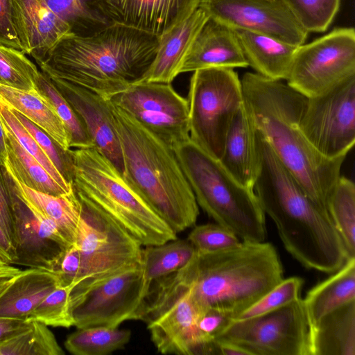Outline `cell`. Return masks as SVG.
Instances as JSON below:
<instances>
[{"instance_id":"obj_1","label":"cell","mask_w":355,"mask_h":355,"mask_svg":"<svg viewBox=\"0 0 355 355\" xmlns=\"http://www.w3.org/2000/svg\"><path fill=\"white\" fill-rule=\"evenodd\" d=\"M257 132L259 168L254 191L288 252L309 269L333 273L349 256L327 209L306 192Z\"/></svg>"},{"instance_id":"obj_2","label":"cell","mask_w":355,"mask_h":355,"mask_svg":"<svg viewBox=\"0 0 355 355\" xmlns=\"http://www.w3.org/2000/svg\"><path fill=\"white\" fill-rule=\"evenodd\" d=\"M241 81L244 105L257 132L311 198L327 209L345 158L324 157L305 136L300 120L307 97L286 82L257 73H244Z\"/></svg>"},{"instance_id":"obj_3","label":"cell","mask_w":355,"mask_h":355,"mask_svg":"<svg viewBox=\"0 0 355 355\" xmlns=\"http://www.w3.org/2000/svg\"><path fill=\"white\" fill-rule=\"evenodd\" d=\"M159 37L116 24L94 34L70 33L42 58V71L110 100L140 80L152 64Z\"/></svg>"},{"instance_id":"obj_4","label":"cell","mask_w":355,"mask_h":355,"mask_svg":"<svg viewBox=\"0 0 355 355\" xmlns=\"http://www.w3.org/2000/svg\"><path fill=\"white\" fill-rule=\"evenodd\" d=\"M283 274L271 243L242 241L214 252L196 250L183 268L158 280L188 291L203 310L214 309L232 318L281 282Z\"/></svg>"},{"instance_id":"obj_5","label":"cell","mask_w":355,"mask_h":355,"mask_svg":"<svg viewBox=\"0 0 355 355\" xmlns=\"http://www.w3.org/2000/svg\"><path fill=\"white\" fill-rule=\"evenodd\" d=\"M110 101L125 179L177 234L193 226L198 205L172 147Z\"/></svg>"},{"instance_id":"obj_6","label":"cell","mask_w":355,"mask_h":355,"mask_svg":"<svg viewBox=\"0 0 355 355\" xmlns=\"http://www.w3.org/2000/svg\"><path fill=\"white\" fill-rule=\"evenodd\" d=\"M198 205L243 241L263 242L265 214L254 189L238 182L190 137L171 146Z\"/></svg>"},{"instance_id":"obj_7","label":"cell","mask_w":355,"mask_h":355,"mask_svg":"<svg viewBox=\"0 0 355 355\" xmlns=\"http://www.w3.org/2000/svg\"><path fill=\"white\" fill-rule=\"evenodd\" d=\"M73 187L112 218L141 245H157L177 239V233L127 182L97 148L71 149Z\"/></svg>"},{"instance_id":"obj_8","label":"cell","mask_w":355,"mask_h":355,"mask_svg":"<svg viewBox=\"0 0 355 355\" xmlns=\"http://www.w3.org/2000/svg\"><path fill=\"white\" fill-rule=\"evenodd\" d=\"M188 94L189 137L219 159L230 125L243 104L241 79L232 68L193 71Z\"/></svg>"},{"instance_id":"obj_9","label":"cell","mask_w":355,"mask_h":355,"mask_svg":"<svg viewBox=\"0 0 355 355\" xmlns=\"http://www.w3.org/2000/svg\"><path fill=\"white\" fill-rule=\"evenodd\" d=\"M150 285L142 261L101 279L77 284L70 293L73 326L119 327L126 320H139Z\"/></svg>"},{"instance_id":"obj_10","label":"cell","mask_w":355,"mask_h":355,"mask_svg":"<svg viewBox=\"0 0 355 355\" xmlns=\"http://www.w3.org/2000/svg\"><path fill=\"white\" fill-rule=\"evenodd\" d=\"M203 310L188 291L154 283L144 300L139 320L147 324L157 351L164 354H216L215 345L202 338L197 322Z\"/></svg>"},{"instance_id":"obj_11","label":"cell","mask_w":355,"mask_h":355,"mask_svg":"<svg viewBox=\"0 0 355 355\" xmlns=\"http://www.w3.org/2000/svg\"><path fill=\"white\" fill-rule=\"evenodd\" d=\"M77 196L80 215L74 243L81 257L78 284L141 263L142 245L139 242L90 201Z\"/></svg>"},{"instance_id":"obj_12","label":"cell","mask_w":355,"mask_h":355,"mask_svg":"<svg viewBox=\"0 0 355 355\" xmlns=\"http://www.w3.org/2000/svg\"><path fill=\"white\" fill-rule=\"evenodd\" d=\"M309 324L300 297L270 313L231 320L214 340L234 344L249 355H309Z\"/></svg>"},{"instance_id":"obj_13","label":"cell","mask_w":355,"mask_h":355,"mask_svg":"<svg viewBox=\"0 0 355 355\" xmlns=\"http://www.w3.org/2000/svg\"><path fill=\"white\" fill-rule=\"evenodd\" d=\"M355 76V31L337 28L298 46L286 83L307 98L321 95Z\"/></svg>"},{"instance_id":"obj_14","label":"cell","mask_w":355,"mask_h":355,"mask_svg":"<svg viewBox=\"0 0 355 355\" xmlns=\"http://www.w3.org/2000/svg\"><path fill=\"white\" fill-rule=\"evenodd\" d=\"M306 138L324 157H346L355 143V76L307 98L300 120Z\"/></svg>"},{"instance_id":"obj_15","label":"cell","mask_w":355,"mask_h":355,"mask_svg":"<svg viewBox=\"0 0 355 355\" xmlns=\"http://www.w3.org/2000/svg\"><path fill=\"white\" fill-rule=\"evenodd\" d=\"M110 100L171 146L189 137L188 101L171 83L138 81Z\"/></svg>"},{"instance_id":"obj_16","label":"cell","mask_w":355,"mask_h":355,"mask_svg":"<svg viewBox=\"0 0 355 355\" xmlns=\"http://www.w3.org/2000/svg\"><path fill=\"white\" fill-rule=\"evenodd\" d=\"M198 7L209 17L232 29L263 34L300 46L308 32L281 0H200Z\"/></svg>"},{"instance_id":"obj_17","label":"cell","mask_w":355,"mask_h":355,"mask_svg":"<svg viewBox=\"0 0 355 355\" xmlns=\"http://www.w3.org/2000/svg\"><path fill=\"white\" fill-rule=\"evenodd\" d=\"M14 222V264L55 273L62 254L72 244L53 226L30 208L16 193Z\"/></svg>"},{"instance_id":"obj_18","label":"cell","mask_w":355,"mask_h":355,"mask_svg":"<svg viewBox=\"0 0 355 355\" xmlns=\"http://www.w3.org/2000/svg\"><path fill=\"white\" fill-rule=\"evenodd\" d=\"M110 24L161 37L189 16L200 0H93Z\"/></svg>"},{"instance_id":"obj_19","label":"cell","mask_w":355,"mask_h":355,"mask_svg":"<svg viewBox=\"0 0 355 355\" xmlns=\"http://www.w3.org/2000/svg\"><path fill=\"white\" fill-rule=\"evenodd\" d=\"M49 78L80 117L94 148L123 174L122 151L114 125L110 100L68 81Z\"/></svg>"},{"instance_id":"obj_20","label":"cell","mask_w":355,"mask_h":355,"mask_svg":"<svg viewBox=\"0 0 355 355\" xmlns=\"http://www.w3.org/2000/svg\"><path fill=\"white\" fill-rule=\"evenodd\" d=\"M12 3L21 51L35 60L72 33L71 26L51 10L45 0H12Z\"/></svg>"},{"instance_id":"obj_21","label":"cell","mask_w":355,"mask_h":355,"mask_svg":"<svg viewBox=\"0 0 355 355\" xmlns=\"http://www.w3.org/2000/svg\"><path fill=\"white\" fill-rule=\"evenodd\" d=\"M247 67L248 63L234 30L209 18L185 55L180 73L209 67Z\"/></svg>"},{"instance_id":"obj_22","label":"cell","mask_w":355,"mask_h":355,"mask_svg":"<svg viewBox=\"0 0 355 355\" xmlns=\"http://www.w3.org/2000/svg\"><path fill=\"white\" fill-rule=\"evenodd\" d=\"M209 18V15L198 7L189 16L159 37L155 58L139 81L171 83L180 74L185 55Z\"/></svg>"},{"instance_id":"obj_23","label":"cell","mask_w":355,"mask_h":355,"mask_svg":"<svg viewBox=\"0 0 355 355\" xmlns=\"http://www.w3.org/2000/svg\"><path fill=\"white\" fill-rule=\"evenodd\" d=\"M218 160L238 182L254 189L259 168L257 132L244 103L230 125Z\"/></svg>"},{"instance_id":"obj_24","label":"cell","mask_w":355,"mask_h":355,"mask_svg":"<svg viewBox=\"0 0 355 355\" xmlns=\"http://www.w3.org/2000/svg\"><path fill=\"white\" fill-rule=\"evenodd\" d=\"M57 287L59 280L53 272L32 268L21 270L0 294V317L28 320Z\"/></svg>"},{"instance_id":"obj_25","label":"cell","mask_w":355,"mask_h":355,"mask_svg":"<svg viewBox=\"0 0 355 355\" xmlns=\"http://www.w3.org/2000/svg\"><path fill=\"white\" fill-rule=\"evenodd\" d=\"M6 167L17 195L53 226L69 243H74L80 215V202L75 190L60 196L37 191L21 183Z\"/></svg>"},{"instance_id":"obj_26","label":"cell","mask_w":355,"mask_h":355,"mask_svg":"<svg viewBox=\"0 0 355 355\" xmlns=\"http://www.w3.org/2000/svg\"><path fill=\"white\" fill-rule=\"evenodd\" d=\"M309 355H355V301L309 327Z\"/></svg>"},{"instance_id":"obj_27","label":"cell","mask_w":355,"mask_h":355,"mask_svg":"<svg viewBox=\"0 0 355 355\" xmlns=\"http://www.w3.org/2000/svg\"><path fill=\"white\" fill-rule=\"evenodd\" d=\"M234 30L248 66L266 78L286 80L298 46L263 34Z\"/></svg>"},{"instance_id":"obj_28","label":"cell","mask_w":355,"mask_h":355,"mask_svg":"<svg viewBox=\"0 0 355 355\" xmlns=\"http://www.w3.org/2000/svg\"><path fill=\"white\" fill-rule=\"evenodd\" d=\"M352 301H355V257L349 258L331 276L310 289L302 300L309 327Z\"/></svg>"},{"instance_id":"obj_29","label":"cell","mask_w":355,"mask_h":355,"mask_svg":"<svg viewBox=\"0 0 355 355\" xmlns=\"http://www.w3.org/2000/svg\"><path fill=\"white\" fill-rule=\"evenodd\" d=\"M0 100L47 132L64 149L70 148L62 121L35 89L27 91L0 85Z\"/></svg>"},{"instance_id":"obj_30","label":"cell","mask_w":355,"mask_h":355,"mask_svg":"<svg viewBox=\"0 0 355 355\" xmlns=\"http://www.w3.org/2000/svg\"><path fill=\"white\" fill-rule=\"evenodd\" d=\"M3 128L8 154L5 165L21 183L37 191L55 196L74 191L68 192L60 186L37 159L21 146L12 133Z\"/></svg>"},{"instance_id":"obj_31","label":"cell","mask_w":355,"mask_h":355,"mask_svg":"<svg viewBox=\"0 0 355 355\" xmlns=\"http://www.w3.org/2000/svg\"><path fill=\"white\" fill-rule=\"evenodd\" d=\"M196 249L187 239L168 241L142 248L141 261L144 275L152 284L183 268L193 257Z\"/></svg>"},{"instance_id":"obj_32","label":"cell","mask_w":355,"mask_h":355,"mask_svg":"<svg viewBox=\"0 0 355 355\" xmlns=\"http://www.w3.org/2000/svg\"><path fill=\"white\" fill-rule=\"evenodd\" d=\"M131 331L119 327L95 326L78 329L64 343L74 355H106L123 349L129 343Z\"/></svg>"},{"instance_id":"obj_33","label":"cell","mask_w":355,"mask_h":355,"mask_svg":"<svg viewBox=\"0 0 355 355\" xmlns=\"http://www.w3.org/2000/svg\"><path fill=\"white\" fill-rule=\"evenodd\" d=\"M35 90L45 98L62 121L70 148L94 147L80 117L53 84L51 78L40 71L34 80Z\"/></svg>"},{"instance_id":"obj_34","label":"cell","mask_w":355,"mask_h":355,"mask_svg":"<svg viewBox=\"0 0 355 355\" xmlns=\"http://www.w3.org/2000/svg\"><path fill=\"white\" fill-rule=\"evenodd\" d=\"M330 218L351 257H355V185L340 176L327 200Z\"/></svg>"},{"instance_id":"obj_35","label":"cell","mask_w":355,"mask_h":355,"mask_svg":"<svg viewBox=\"0 0 355 355\" xmlns=\"http://www.w3.org/2000/svg\"><path fill=\"white\" fill-rule=\"evenodd\" d=\"M51 10L71 28L72 33L89 35L110 23L100 13L93 0H45Z\"/></svg>"},{"instance_id":"obj_36","label":"cell","mask_w":355,"mask_h":355,"mask_svg":"<svg viewBox=\"0 0 355 355\" xmlns=\"http://www.w3.org/2000/svg\"><path fill=\"white\" fill-rule=\"evenodd\" d=\"M63 349L46 325L33 320L30 329L0 343V355H63Z\"/></svg>"},{"instance_id":"obj_37","label":"cell","mask_w":355,"mask_h":355,"mask_svg":"<svg viewBox=\"0 0 355 355\" xmlns=\"http://www.w3.org/2000/svg\"><path fill=\"white\" fill-rule=\"evenodd\" d=\"M308 33L325 32L338 13L341 0H281Z\"/></svg>"},{"instance_id":"obj_38","label":"cell","mask_w":355,"mask_h":355,"mask_svg":"<svg viewBox=\"0 0 355 355\" xmlns=\"http://www.w3.org/2000/svg\"><path fill=\"white\" fill-rule=\"evenodd\" d=\"M40 71L22 51L0 44V85L22 89H35Z\"/></svg>"},{"instance_id":"obj_39","label":"cell","mask_w":355,"mask_h":355,"mask_svg":"<svg viewBox=\"0 0 355 355\" xmlns=\"http://www.w3.org/2000/svg\"><path fill=\"white\" fill-rule=\"evenodd\" d=\"M0 120L3 126L12 133L21 146L37 159L60 186L68 192L74 190L73 184L64 180L11 109L1 100Z\"/></svg>"},{"instance_id":"obj_40","label":"cell","mask_w":355,"mask_h":355,"mask_svg":"<svg viewBox=\"0 0 355 355\" xmlns=\"http://www.w3.org/2000/svg\"><path fill=\"white\" fill-rule=\"evenodd\" d=\"M304 280L298 277L283 279L250 306L231 320H244L266 314L299 299Z\"/></svg>"},{"instance_id":"obj_41","label":"cell","mask_w":355,"mask_h":355,"mask_svg":"<svg viewBox=\"0 0 355 355\" xmlns=\"http://www.w3.org/2000/svg\"><path fill=\"white\" fill-rule=\"evenodd\" d=\"M17 119L35 139L46 156L69 184H73L74 163L71 149H64L47 132L25 117L18 111L10 107Z\"/></svg>"},{"instance_id":"obj_42","label":"cell","mask_w":355,"mask_h":355,"mask_svg":"<svg viewBox=\"0 0 355 355\" xmlns=\"http://www.w3.org/2000/svg\"><path fill=\"white\" fill-rule=\"evenodd\" d=\"M71 290V288L57 287L35 309L28 320L46 326L65 328L73 326L70 306Z\"/></svg>"},{"instance_id":"obj_43","label":"cell","mask_w":355,"mask_h":355,"mask_svg":"<svg viewBox=\"0 0 355 355\" xmlns=\"http://www.w3.org/2000/svg\"><path fill=\"white\" fill-rule=\"evenodd\" d=\"M187 239L198 252H214L228 248L241 241L234 233L217 223L195 226Z\"/></svg>"},{"instance_id":"obj_44","label":"cell","mask_w":355,"mask_h":355,"mask_svg":"<svg viewBox=\"0 0 355 355\" xmlns=\"http://www.w3.org/2000/svg\"><path fill=\"white\" fill-rule=\"evenodd\" d=\"M15 193L9 173L0 162V226L14 247V200Z\"/></svg>"},{"instance_id":"obj_45","label":"cell","mask_w":355,"mask_h":355,"mask_svg":"<svg viewBox=\"0 0 355 355\" xmlns=\"http://www.w3.org/2000/svg\"><path fill=\"white\" fill-rule=\"evenodd\" d=\"M55 273L60 287L73 288L80 281L81 257L78 248L73 243L62 254Z\"/></svg>"},{"instance_id":"obj_46","label":"cell","mask_w":355,"mask_h":355,"mask_svg":"<svg viewBox=\"0 0 355 355\" xmlns=\"http://www.w3.org/2000/svg\"><path fill=\"white\" fill-rule=\"evenodd\" d=\"M0 44L21 51L15 28L12 0H0Z\"/></svg>"},{"instance_id":"obj_47","label":"cell","mask_w":355,"mask_h":355,"mask_svg":"<svg viewBox=\"0 0 355 355\" xmlns=\"http://www.w3.org/2000/svg\"><path fill=\"white\" fill-rule=\"evenodd\" d=\"M230 318L218 311L207 309L200 315L198 330L203 340L209 345H215L214 338L229 322Z\"/></svg>"},{"instance_id":"obj_48","label":"cell","mask_w":355,"mask_h":355,"mask_svg":"<svg viewBox=\"0 0 355 355\" xmlns=\"http://www.w3.org/2000/svg\"><path fill=\"white\" fill-rule=\"evenodd\" d=\"M33 320L0 317V343L24 332L32 326Z\"/></svg>"},{"instance_id":"obj_49","label":"cell","mask_w":355,"mask_h":355,"mask_svg":"<svg viewBox=\"0 0 355 355\" xmlns=\"http://www.w3.org/2000/svg\"><path fill=\"white\" fill-rule=\"evenodd\" d=\"M0 258L9 264H14L15 251L11 242L0 226Z\"/></svg>"},{"instance_id":"obj_50","label":"cell","mask_w":355,"mask_h":355,"mask_svg":"<svg viewBox=\"0 0 355 355\" xmlns=\"http://www.w3.org/2000/svg\"><path fill=\"white\" fill-rule=\"evenodd\" d=\"M216 354L222 355H249L245 349L227 342L214 340Z\"/></svg>"},{"instance_id":"obj_51","label":"cell","mask_w":355,"mask_h":355,"mask_svg":"<svg viewBox=\"0 0 355 355\" xmlns=\"http://www.w3.org/2000/svg\"><path fill=\"white\" fill-rule=\"evenodd\" d=\"M21 271L20 269L12 266L0 258V279L14 277Z\"/></svg>"},{"instance_id":"obj_52","label":"cell","mask_w":355,"mask_h":355,"mask_svg":"<svg viewBox=\"0 0 355 355\" xmlns=\"http://www.w3.org/2000/svg\"><path fill=\"white\" fill-rule=\"evenodd\" d=\"M8 157L6 135L2 123L0 120V162L5 164Z\"/></svg>"},{"instance_id":"obj_53","label":"cell","mask_w":355,"mask_h":355,"mask_svg":"<svg viewBox=\"0 0 355 355\" xmlns=\"http://www.w3.org/2000/svg\"><path fill=\"white\" fill-rule=\"evenodd\" d=\"M15 277V276H14ZM13 277L0 279V294L7 288L10 284Z\"/></svg>"}]
</instances>
